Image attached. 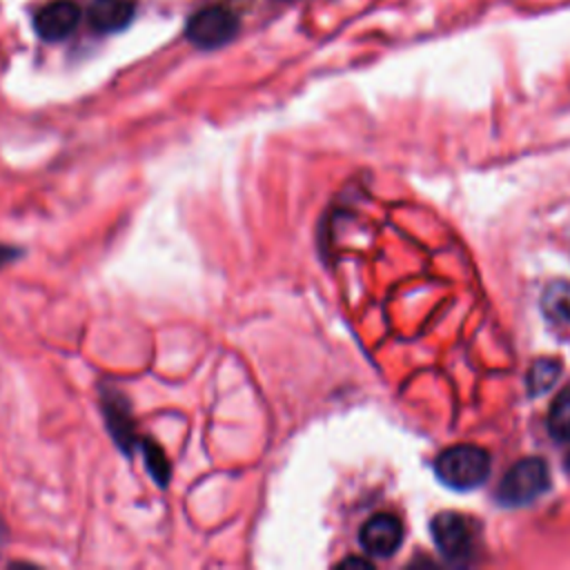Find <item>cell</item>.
Listing matches in <instances>:
<instances>
[{"instance_id": "obj_10", "label": "cell", "mask_w": 570, "mask_h": 570, "mask_svg": "<svg viewBox=\"0 0 570 570\" xmlns=\"http://www.w3.org/2000/svg\"><path fill=\"white\" fill-rule=\"evenodd\" d=\"M548 430L557 441L570 443V387L554 396L548 414Z\"/></svg>"}, {"instance_id": "obj_12", "label": "cell", "mask_w": 570, "mask_h": 570, "mask_svg": "<svg viewBox=\"0 0 570 570\" xmlns=\"http://www.w3.org/2000/svg\"><path fill=\"white\" fill-rule=\"evenodd\" d=\"M20 256V249L16 247H9V245H0V267H4L7 263L16 261Z\"/></svg>"}, {"instance_id": "obj_6", "label": "cell", "mask_w": 570, "mask_h": 570, "mask_svg": "<svg viewBox=\"0 0 570 570\" xmlns=\"http://www.w3.org/2000/svg\"><path fill=\"white\" fill-rule=\"evenodd\" d=\"M358 543L365 554L387 559L403 543V523L390 512L372 514L358 530Z\"/></svg>"}, {"instance_id": "obj_3", "label": "cell", "mask_w": 570, "mask_h": 570, "mask_svg": "<svg viewBox=\"0 0 570 570\" xmlns=\"http://www.w3.org/2000/svg\"><path fill=\"white\" fill-rule=\"evenodd\" d=\"M238 16L223 4H209L187 18L185 36L198 49H218L238 36Z\"/></svg>"}, {"instance_id": "obj_4", "label": "cell", "mask_w": 570, "mask_h": 570, "mask_svg": "<svg viewBox=\"0 0 570 570\" xmlns=\"http://www.w3.org/2000/svg\"><path fill=\"white\" fill-rule=\"evenodd\" d=\"M432 541L445 561L463 566L474 557V532L465 517L456 512H441L430 523Z\"/></svg>"}, {"instance_id": "obj_5", "label": "cell", "mask_w": 570, "mask_h": 570, "mask_svg": "<svg viewBox=\"0 0 570 570\" xmlns=\"http://www.w3.org/2000/svg\"><path fill=\"white\" fill-rule=\"evenodd\" d=\"M100 407L105 414L107 430H109L111 439L116 441V445L125 454H134V450H140L145 439H140L136 434V421L131 416L129 401L118 390H102Z\"/></svg>"}, {"instance_id": "obj_1", "label": "cell", "mask_w": 570, "mask_h": 570, "mask_svg": "<svg viewBox=\"0 0 570 570\" xmlns=\"http://www.w3.org/2000/svg\"><path fill=\"white\" fill-rule=\"evenodd\" d=\"M490 454L479 445H452L434 461V472L452 490L479 488L490 476Z\"/></svg>"}, {"instance_id": "obj_7", "label": "cell", "mask_w": 570, "mask_h": 570, "mask_svg": "<svg viewBox=\"0 0 570 570\" xmlns=\"http://www.w3.org/2000/svg\"><path fill=\"white\" fill-rule=\"evenodd\" d=\"M80 20V9L73 0H51L33 13V29L47 42L69 38Z\"/></svg>"}, {"instance_id": "obj_11", "label": "cell", "mask_w": 570, "mask_h": 570, "mask_svg": "<svg viewBox=\"0 0 570 570\" xmlns=\"http://www.w3.org/2000/svg\"><path fill=\"white\" fill-rule=\"evenodd\" d=\"M559 372H561L559 361L539 358L530 367V372H528V390H530V394H543L546 390H550L557 383Z\"/></svg>"}, {"instance_id": "obj_9", "label": "cell", "mask_w": 570, "mask_h": 570, "mask_svg": "<svg viewBox=\"0 0 570 570\" xmlns=\"http://www.w3.org/2000/svg\"><path fill=\"white\" fill-rule=\"evenodd\" d=\"M541 307L548 318L557 323H570V283H552L541 296Z\"/></svg>"}, {"instance_id": "obj_8", "label": "cell", "mask_w": 570, "mask_h": 570, "mask_svg": "<svg viewBox=\"0 0 570 570\" xmlns=\"http://www.w3.org/2000/svg\"><path fill=\"white\" fill-rule=\"evenodd\" d=\"M136 13L134 0H94L89 4L87 18L94 31L98 33H116L129 27Z\"/></svg>"}, {"instance_id": "obj_2", "label": "cell", "mask_w": 570, "mask_h": 570, "mask_svg": "<svg viewBox=\"0 0 570 570\" xmlns=\"http://www.w3.org/2000/svg\"><path fill=\"white\" fill-rule=\"evenodd\" d=\"M550 488V472L543 459L528 456L517 461L497 488V501L508 508H519L537 501Z\"/></svg>"}]
</instances>
